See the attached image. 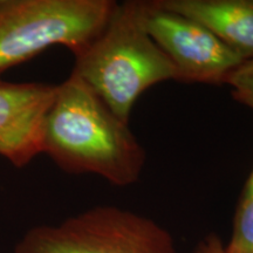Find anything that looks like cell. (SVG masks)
Segmentation results:
<instances>
[{
    "instance_id": "cell-1",
    "label": "cell",
    "mask_w": 253,
    "mask_h": 253,
    "mask_svg": "<svg viewBox=\"0 0 253 253\" xmlns=\"http://www.w3.org/2000/svg\"><path fill=\"white\" fill-rule=\"evenodd\" d=\"M128 123L71 73L56 86L43 119L41 154L65 172L96 175L116 186L135 184L147 154Z\"/></svg>"
},
{
    "instance_id": "cell-2",
    "label": "cell",
    "mask_w": 253,
    "mask_h": 253,
    "mask_svg": "<svg viewBox=\"0 0 253 253\" xmlns=\"http://www.w3.org/2000/svg\"><path fill=\"white\" fill-rule=\"evenodd\" d=\"M72 73L126 122L144 91L177 81L172 63L145 27L144 1L137 0L116 2L99 36L74 54Z\"/></svg>"
},
{
    "instance_id": "cell-3",
    "label": "cell",
    "mask_w": 253,
    "mask_h": 253,
    "mask_svg": "<svg viewBox=\"0 0 253 253\" xmlns=\"http://www.w3.org/2000/svg\"><path fill=\"white\" fill-rule=\"evenodd\" d=\"M112 0H0V75L61 45L77 54L106 26Z\"/></svg>"
},
{
    "instance_id": "cell-4",
    "label": "cell",
    "mask_w": 253,
    "mask_h": 253,
    "mask_svg": "<svg viewBox=\"0 0 253 253\" xmlns=\"http://www.w3.org/2000/svg\"><path fill=\"white\" fill-rule=\"evenodd\" d=\"M14 253H177L170 231L156 220L99 205L56 225L32 227Z\"/></svg>"
},
{
    "instance_id": "cell-5",
    "label": "cell",
    "mask_w": 253,
    "mask_h": 253,
    "mask_svg": "<svg viewBox=\"0 0 253 253\" xmlns=\"http://www.w3.org/2000/svg\"><path fill=\"white\" fill-rule=\"evenodd\" d=\"M144 24L179 82L225 84L231 72L244 61L204 25L163 7L157 0L144 1Z\"/></svg>"
},
{
    "instance_id": "cell-6",
    "label": "cell",
    "mask_w": 253,
    "mask_h": 253,
    "mask_svg": "<svg viewBox=\"0 0 253 253\" xmlns=\"http://www.w3.org/2000/svg\"><path fill=\"white\" fill-rule=\"evenodd\" d=\"M56 86L0 79V156L23 168L41 154V130Z\"/></svg>"
},
{
    "instance_id": "cell-7",
    "label": "cell",
    "mask_w": 253,
    "mask_h": 253,
    "mask_svg": "<svg viewBox=\"0 0 253 253\" xmlns=\"http://www.w3.org/2000/svg\"><path fill=\"white\" fill-rule=\"evenodd\" d=\"M158 4L194 19L236 52L253 59V0H157Z\"/></svg>"
},
{
    "instance_id": "cell-8",
    "label": "cell",
    "mask_w": 253,
    "mask_h": 253,
    "mask_svg": "<svg viewBox=\"0 0 253 253\" xmlns=\"http://www.w3.org/2000/svg\"><path fill=\"white\" fill-rule=\"evenodd\" d=\"M226 253H253V168L238 199Z\"/></svg>"
},
{
    "instance_id": "cell-9",
    "label": "cell",
    "mask_w": 253,
    "mask_h": 253,
    "mask_svg": "<svg viewBox=\"0 0 253 253\" xmlns=\"http://www.w3.org/2000/svg\"><path fill=\"white\" fill-rule=\"evenodd\" d=\"M225 84L230 86L231 95L237 102L253 110V59L245 60L233 69Z\"/></svg>"
},
{
    "instance_id": "cell-10",
    "label": "cell",
    "mask_w": 253,
    "mask_h": 253,
    "mask_svg": "<svg viewBox=\"0 0 253 253\" xmlns=\"http://www.w3.org/2000/svg\"><path fill=\"white\" fill-rule=\"evenodd\" d=\"M194 253H226L224 242L216 233H209L198 242Z\"/></svg>"
}]
</instances>
